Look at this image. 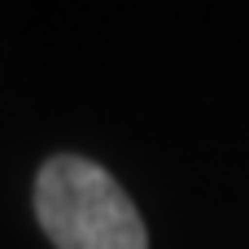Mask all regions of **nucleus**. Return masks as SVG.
<instances>
[{"instance_id":"1","label":"nucleus","mask_w":249,"mask_h":249,"mask_svg":"<svg viewBox=\"0 0 249 249\" xmlns=\"http://www.w3.org/2000/svg\"><path fill=\"white\" fill-rule=\"evenodd\" d=\"M35 214L57 249H149L144 219L118 179L74 153L39 166Z\"/></svg>"}]
</instances>
